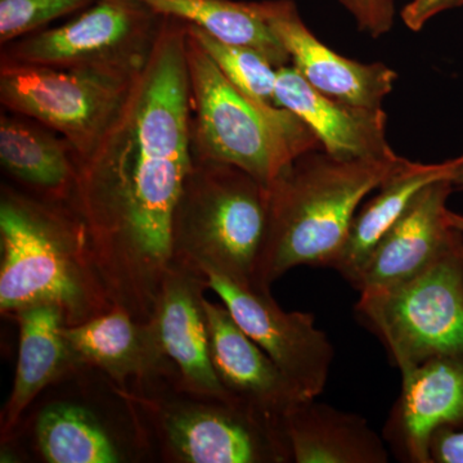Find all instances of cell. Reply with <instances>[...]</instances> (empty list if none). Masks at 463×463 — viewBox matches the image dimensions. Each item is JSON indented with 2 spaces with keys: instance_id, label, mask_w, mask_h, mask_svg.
Returning <instances> with one entry per match:
<instances>
[{
  "instance_id": "cell-1",
  "label": "cell",
  "mask_w": 463,
  "mask_h": 463,
  "mask_svg": "<svg viewBox=\"0 0 463 463\" xmlns=\"http://www.w3.org/2000/svg\"><path fill=\"white\" fill-rule=\"evenodd\" d=\"M187 24L167 17L67 203L114 306L147 323L173 259V216L192 166Z\"/></svg>"
},
{
  "instance_id": "cell-2",
  "label": "cell",
  "mask_w": 463,
  "mask_h": 463,
  "mask_svg": "<svg viewBox=\"0 0 463 463\" xmlns=\"http://www.w3.org/2000/svg\"><path fill=\"white\" fill-rule=\"evenodd\" d=\"M0 246L2 315L57 304L67 326H75L114 307L83 224L67 203L3 185Z\"/></svg>"
},
{
  "instance_id": "cell-3",
  "label": "cell",
  "mask_w": 463,
  "mask_h": 463,
  "mask_svg": "<svg viewBox=\"0 0 463 463\" xmlns=\"http://www.w3.org/2000/svg\"><path fill=\"white\" fill-rule=\"evenodd\" d=\"M410 160H340L301 155L269 187V222L255 288L268 289L301 265L331 268L362 201Z\"/></svg>"
},
{
  "instance_id": "cell-4",
  "label": "cell",
  "mask_w": 463,
  "mask_h": 463,
  "mask_svg": "<svg viewBox=\"0 0 463 463\" xmlns=\"http://www.w3.org/2000/svg\"><path fill=\"white\" fill-rule=\"evenodd\" d=\"M185 52L194 156L231 164L269 185L301 155L323 151L298 116L232 84L188 26Z\"/></svg>"
},
{
  "instance_id": "cell-5",
  "label": "cell",
  "mask_w": 463,
  "mask_h": 463,
  "mask_svg": "<svg viewBox=\"0 0 463 463\" xmlns=\"http://www.w3.org/2000/svg\"><path fill=\"white\" fill-rule=\"evenodd\" d=\"M268 222V185L240 167L192 155L174 210L172 264L255 288Z\"/></svg>"
},
{
  "instance_id": "cell-6",
  "label": "cell",
  "mask_w": 463,
  "mask_h": 463,
  "mask_svg": "<svg viewBox=\"0 0 463 463\" xmlns=\"http://www.w3.org/2000/svg\"><path fill=\"white\" fill-rule=\"evenodd\" d=\"M116 392L145 417L167 461L292 462L285 423L239 401L194 398L173 386Z\"/></svg>"
},
{
  "instance_id": "cell-7",
  "label": "cell",
  "mask_w": 463,
  "mask_h": 463,
  "mask_svg": "<svg viewBox=\"0 0 463 463\" xmlns=\"http://www.w3.org/2000/svg\"><path fill=\"white\" fill-rule=\"evenodd\" d=\"M359 323L401 373L441 355H463V237L421 273L359 295Z\"/></svg>"
},
{
  "instance_id": "cell-8",
  "label": "cell",
  "mask_w": 463,
  "mask_h": 463,
  "mask_svg": "<svg viewBox=\"0 0 463 463\" xmlns=\"http://www.w3.org/2000/svg\"><path fill=\"white\" fill-rule=\"evenodd\" d=\"M165 20L141 0H94L65 25L3 45L0 62L137 76L147 65Z\"/></svg>"
},
{
  "instance_id": "cell-9",
  "label": "cell",
  "mask_w": 463,
  "mask_h": 463,
  "mask_svg": "<svg viewBox=\"0 0 463 463\" xmlns=\"http://www.w3.org/2000/svg\"><path fill=\"white\" fill-rule=\"evenodd\" d=\"M137 76L0 62V100L62 136L83 158L114 123Z\"/></svg>"
},
{
  "instance_id": "cell-10",
  "label": "cell",
  "mask_w": 463,
  "mask_h": 463,
  "mask_svg": "<svg viewBox=\"0 0 463 463\" xmlns=\"http://www.w3.org/2000/svg\"><path fill=\"white\" fill-rule=\"evenodd\" d=\"M207 288L221 298L246 334L270 356L298 392L316 399L327 386L335 349L312 313L286 312L270 291L206 273Z\"/></svg>"
},
{
  "instance_id": "cell-11",
  "label": "cell",
  "mask_w": 463,
  "mask_h": 463,
  "mask_svg": "<svg viewBox=\"0 0 463 463\" xmlns=\"http://www.w3.org/2000/svg\"><path fill=\"white\" fill-rule=\"evenodd\" d=\"M203 274L172 264L167 270L152 313L164 354L178 374L176 390L191 397L210 401H236L216 376L210 356Z\"/></svg>"
},
{
  "instance_id": "cell-12",
  "label": "cell",
  "mask_w": 463,
  "mask_h": 463,
  "mask_svg": "<svg viewBox=\"0 0 463 463\" xmlns=\"http://www.w3.org/2000/svg\"><path fill=\"white\" fill-rule=\"evenodd\" d=\"M452 179L426 185L371 252L353 288L359 295L397 286L430 267L463 233L448 219Z\"/></svg>"
},
{
  "instance_id": "cell-13",
  "label": "cell",
  "mask_w": 463,
  "mask_h": 463,
  "mask_svg": "<svg viewBox=\"0 0 463 463\" xmlns=\"http://www.w3.org/2000/svg\"><path fill=\"white\" fill-rule=\"evenodd\" d=\"M401 373V395L383 440L399 461L431 463L434 435L463 429V355L435 356Z\"/></svg>"
},
{
  "instance_id": "cell-14",
  "label": "cell",
  "mask_w": 463,
  "mask_h": 463,
  "mask_svg": "<svg viewBox=\"0 0 463 463\" xmlns=\"http://www.w3.org/2000/svg\"><path fill=\"white\" fill-rule=\"evenodd\" d=\"M259 3L295 69L317 91L347 105L381 109L397 80L394 70L380 62L349 60L332 51L307 29L292 0Z\"/></svg>"
},
{
  "instance_id": "cell-15",
  "label": "cell",
  "mask_w": 463,
  "mask_h": 463,
  "mask_svg": "<svg viewBox=\"0 0 463 463\" xmlns=\"http://www.w3.org/2000/svg\"><path fill=\"white\" fill-rule=\"evenodd\" d=\"M69 345L84 367L99 368L121 390H147L158 386L176 389L178 374L151 322L134 318L123 307L63 330Z\"/></svg>"
},
{
  "instance_id": "cell-16",
  "label": "cell",
  "mask_w": 463,
  "mask_h": 463,
  "mask_svg": "<svg viewBox=\"0 0 463 463\" xmlns=\"http://www.w3.org/2000/svg\"><path fill=\"white\" fill-rule=\"evenodd\" d=\"M210 356L228 394L277 421L309 401L270 356L240 327L224 304L203 300Z\"/></svg>"
},
{
  "instance_id": "cell-17",
  "label": "cell",
  "mask_w": 463,
  "mask_h": 463,
  "mask_svg": "<svg viewBox=\"0 0 463 463\" xmlns=\"http://www.w3.org/2000/svg\"><path fill=\"white\" fill-rule=\"evenodd\" d=\"M274 105L298 116L316 134L323 151L340 160H397L388 139L383 109L347 105L323 96L294 66L279 69Z\"/></svg>"
},
{
  "instance_id": "cell-18",
  "label": "cell",
  "mask_w": 463,
  "mask_h": 463,
  "mask_svg": "<svg viewBox=\"0 0 463 463\" xmlns=\"http://www.w3.org/2000/svg\"><path fill=\"white\" fill-rule=\"evenodd\" d=\"M14 316L20 326V343L14 388L0 419L5 441L43 390L84 367L63 334L67 321L62 307L36 304Z\"/></svg>"
},
{
  "instance_id": "cell-19",
  "label": "cell",
  "mask_w": 463,
  "mask_h": 463,
  "mask_svg": "<svg viewBox=\"0 0 463 463\" xmlns=\"http://www.w3.org/2000/svg\"><path fill=\"white\" fill-rule=\"evenodd\" d=\"M0 163L14 181L43 199L69 203L78 155L67 139L27 116L2 114Z\"/></svg>"
},
{
  "instance_id": "cell-20",
  "label": "cell",
  "mask_w": 463,
  "mask_h": 463,
  "mask_svg": "<svg viewBox=\"0 0 463 463\" xmlns=\"http://www.w3.org/2000/svg\"><path fill=\"white\" fill-rule=\"evenodd\" d=\"M292 462L386 463V441L358 414L316 399L303 402L285 420Z\"/></svg>"
},
{
  "instance_id": "cell-21",
  "label": "cell",
  "mask_w": 463,
  "mask_h": 463,
  "mask_svg": "<svg viewBox=\"0 0 463 463\" xmlns=\"http://www.w3.org/2000/svg\"><path fill=\"white\" fill-rule=\"evenodd\" d=\"M453 160L441 164L410 163L379 187V194L356 213L339 255L332 264L350 285L386 232L401 218L414 197L430 183L452 179Z\"/></svg>"
},
{
  "instance_id": "cell-22",
  "label": "cell",
  "mask_w": 463,
  "mask_h": 463,
  "mask_svg": "<svg viewBox=\"0 0 463 463\" xmlns=\"http://www.w3.org/2000/svg\"><path fill=\"white\" fill-rule=\"evenodd\" d=\"M163 16L178 18L227 44L263 54L277 69L288 66L291 57L265 20L259 2L233 0H141Z\"/></svg>"
},
{
  "instance_id": "cell-23",
  "label": "cell",
  "mask_w": 463,
  "mask_h": 463,
  "mask_svg": "<svg viewBox=\"0 0 463 463\" xmlns=\"http://www.w3.org/2000/svg\"><path fill=\"white\" fill-rule=\"evenodd\" d=\"M35 444L50 463H116L121 448L90 408L58 402L41 411L33 426Z\"/></svg>"
},
{
  "instance_id": "cell-24",
  "label": "cell",
  "mask_w": 463,
  "mask_h": 463,
  "mask_svg": "<svg viewBox=\"0 0 463 463\" xmlns=\"http://www.w3.org/2000/svg\"><path fill=\"white\" fill-rule=\"evenodd\" d=\"M187 26L232 84L259 102L274 105L279 69L268 58L250 48L218 41L191 24Z\"/></svg>"
},
{
  "instance_id": "cell-25",
  "label": "cell",
  "mask_w": 463,
  "mask_h": 463,
  "mask_svg": "<svg viewBox=\"0 0 463 463\" xmlns=\"http://www.w3.org/2000/svg\"><path fill=\"white\" fill-rule=\"evenodd\" d=\"M94 0H0V44L41 32L52 21L90 7Z\"/></svg>"
},
{
  "instance_id": "cell-26",
  "label": "cell",
  "mask_w": 463,
  "mask_h": 463,
  "mask_svg": "<svg viewBox=\"0 0 463 463\" xmlns=\"http://www.w3.org/2000/svg\"><path fill=\"white\" fill-rule=\"evenodd\" d=\"M392 0H356L353 16L365 33L380 36L392 27Z\"/></svg>"
},
{
  "instance_id": "cell-27",
  "label": "cell",
  "mask_w": 463,
  "mask_h": 463,
  "mask_svg": "<svg viewBox=\"0 0 463 463\" xmlns=\"http://www.w3.org/2000/svg\"><path fill=\"white\" fill-rule=\"evenodd\" d=\"M463 5V0H412L402 11L404 25L412 32H420L432 17Z\"/></svg>"
},
{
  "instance_id": "cell-28",
  "label": "cell",
  "mask_w": 463,
  "mask_h": 463,
  "mask_svg": "<svg viewBox=\"0 0 463 463\" xmlns=\"http://www.w3.org/2000/svg\"><path fill=\"white\" fill-rule=\"evenodd\" d=\"M431 463H463V429H441L430 447Z\"/></svg>"
},
{
  "instance_id": "cell-29",
  "label": "cell",
  "mask_w": 463,
  "mask_h": 463,
  "mask_svg": "<svg viewBox=\"0 0 463 463\" xmlns=\"http://www.w3.org/2000/svg\"><path fill=\"white\" fill-rule=\"evenodd\" d=\"M452 182L456 188L463 190V155L453 160Z\"/></svg>"
},
{
  "instance_id": "cell-30",
  "label": "cell",
  "mask_w": 463,
  "mask_h": 463,
  "mask_svg": "<svg viewBox=\"0 0 463 463\" xmlns=\"http://www.w3.org/2000/svg\"><path fill=\"white\" fill-rule=\"evenodd\" d=\"M448 219H449V223L463 233V215L456 214V213L450 212L448 213Z\"/></svg>"
},
{
  "instance_id": "cell-31",
  "label": "cell",
  "mask_w": 463,
  "mask_h": 463,
  "mask_svg": "<svg viewBox=\"0 0 463 463\" xmlns=\"http://www.w3.org/2000/svg\"><path fill=\"white\" fill-rule=\"evenodd\" d=\"M337 2L341 3L350 12V14H354L356 7V0H337Z\"/></svg>"
}]
</instances>
